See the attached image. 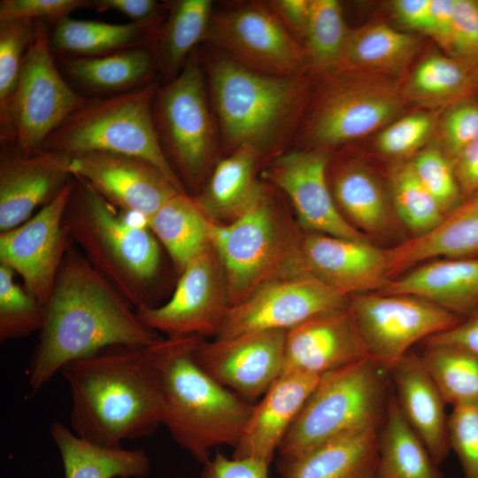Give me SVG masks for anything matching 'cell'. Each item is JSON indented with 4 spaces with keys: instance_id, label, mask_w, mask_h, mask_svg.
<instances>
[{
    "instance_id": "f35d334b",
    "label": "cell",
    "mask_w": 478,
    "mask_h": 478,
    "mask_svg": "<svg viewBox=\"0 0 478 478\" xmlns=\"http://www.w3.org/2000/svg\"><path fill=\"white\" fill-rule=\"evenodd\" d=\"M474 89L468 68L453 58L431 54L412 71L405 94L423 103L459 102Z\"/></svg>"
},
{
    "instance_id": "4316f807",
    "label": "cell",
    "mask_w": 478,
    "mask_h": 478,
    "mask_svg": "<svg viewBox=\"0 0 478 478\" xmlns=\"http://www.w3.org/2000/svg\"><path fill=\"white\" fill-rule=\"evenodd\" d=\"M379 429H358L319 444L280 466L282 478H375Z\"/></svg>"
},
{
    "instance_id": "7402d4cb",
    "label": "cell",
    "mask_w": 478,
    "mask_h": 478,
    "mask_svg": "<svg viewBox=\"0 0 478 478\" xmlns=\"http://www.w3.org/2000/svg\"><path fill=\"white\" fill-rule=\"evenodd\" d=\"M302 263L306 276L347 297L378 292L389 281L386 250L372 243L307 232L302 240Z\"/></svg>"
},
{
    "instance_id": "74e56055",
    "label": "cell",
    "mask_w": 478,
    "mask_h": 478,
    "mask_svg": "<svg viewBox=\"0 0 478 478\" xmlns=\"http://www.w3.org/2000/svg\"><path fill=\"white\" fill-rule=\"evenodd\" d=\"M349 34L337 1L311 0L302 42L309 69L323 75L335 72L342 60Z\"/></svg>"
},
{
    "instance_id": "7c38bea8",
    "label": "cell",
    "mask_w": 478,
    "mask_h": 478,
    "mask_svg": "<svg viewBox=\"0 0 478 478\" xmlns=\"http://www.w3.org/2000/svg\"><path fill=\"white\" fill-rule=\"evenodd\" d=\"M204 41L236 63L265 74L302 77L309 70L303 45L266 2L213 11Z\"/></svg>"
},
{
    "instance_id": "6f0895ef",
    "label": "cell",
    "mask_w": 478,
    "mask_h": 478,
    "mask_svg": "<svg viewBox=\"0 0 478 478\" xmlns=\"http://www.w3.org/2000/svg\"><path fill=\"white\" fill-rule=\"evenodd\" d=\"M472 81L474 89L478 87V61L474 65V66L470 70Z\"/></svg>"
},
{
    "instance_id": "6da1fadb",
    "label": "cell",
    "mask_w": 478,
    "mask_h": 478,
    "mask_svg": "<svg viewBox=\"0 0 478 478\" xmlns=\"http://www.w3.org/2000/svg\"><path fill=\"white\" fill-rule=\"evenodd\" d=\"M161 338L72 243L45 305L29 362V388L40 390L67 364L104 349L150 346Z\"/></svg>"
},
{
    "instance_id": "9a60e30c",
    "label": "cell",
    "mask_w": 478,
    "mask_h": 478,
    "mask_svg": "<svg viewBox=\"0 0 478 478\" xmlns=\"http://www.w3.org/2000/svg\"><path fill=\"white\" fill-rule=\"evenodd\" d=\"M229 308L220 264L210 245L181 272L169 299L136 310L150 329L167 337L215 335Z\"/></svg>"
},
{
    "instance_id": "cb8c5ba5",
    "label": "cell",
    "mask_w": 478,
    "mask_h": 478,
    "mask_svg": "<svg viewBox=\"0 0 478 478\" xmlns=\"http://www.w3.org/2000/svg\"><path fill=\"white\" fill-rule=\"evenodd\" d=\"M405 419L438 466L450 451L445 401L420 355L409 351L389 372Z\"/></svg>"
},
{
    "instance_id": "d6986e66",
    "label": "cell",
    "mask_w": 478,
    "mask_h": 478,
    "mask_svg": "<svg viewBox=\"0 0 478 478\" xmlns=\"http://www.w3.org/2000/svg\"><path fill=\"white\" fill-rule=\"evenodd\" d=\"M73 176L89 182L119 210L148 219L181 192L155 166L142 158L103 151L70 155Z\"/></svg>"
},
{
    "instance_id": "3957f363",
    "label": "cell",
    "mask_w": 478,
    "mask_h": 478,
    "mask_svg": "<svg viewBox=\"0 0 478 478\" xmlns=\"http://www.w3.org/2000/svg\"><path fill=\"white\" fill-rule=\"evenodd\" d=\"M200 337L161 338L148 346V353L161 397L162 425L204 464L217 446L236 445L253 405L198 364L195 348Z\"/></svg>"
},
{
    "instance_id": "f6af8a7d",
    "label": "cell",
    "mask_w": 478,
    "mask_h": 478,
    "mask_svg": "<svg viewBox=\"0 0 478 478\" xmlns=\"http://www.w3.org/2000/svg\"><path fill=\"white\" fill-rule=\"evenodd\" d=\"M431 113L417 112L389 123L378 135L379 150L393 158H401L418 150L428 139L434 127Z\"/></svg>"
},
{
    "instance_id": "ba28073f",
    "label": "cell",
    "mask_w": 478,
    "mask_h": 478,
    "mask_svg": "<svg viewBox=\"0 0 478 478\" xmlns=\"http://www.w3.org/2000/svg\"><path fill=\"white\" fill-rule=\"evenodd\" d=\"M391 382L371 358L323 374L278 452L280 466L341 435L381 428Z\"/></svg>"
},
{
    "instance_id": "83f0119b",
    "label": "cell",
    "mask_w": 478,
    "mask_h": 478,
    "mask_svg": "<svg viewBox=\"0 0 478 478\" xmlns=\"http://www.w3.org/2000/svg\"><path fill=\"white\" fill-rule=\"evenodd\" d=\"M260 158L255 150L243 147L215 165L204 187L193 197L209 220L229 223L251 206L263 186L256 179Z\"/></svg>"
},
{
    "instance_id": "d6a6232c",
    "label": "cell",
    "mask_w": 478,
    "mask_h": 478,
    "mask_svg": "<svg viewBox=\"0 0 478 478\" xmlns=\"http://www.w3.org/2000/svg\"><path fill=\"white\" fill-rule=\"evenodd\" d=\"M375 478H443L428 448L402 414L392 390L379 429Z\"/></svg>"
},
{
    "instance_id": "f5cc1de1",
    "label": "cell",
    "mask_w": 478,
    "mask_h": 478,
    "mask_svg": "<svg viewBox=\"0 0 478 478\" xmlns=\"http://www.w3.org/2000/svg\"><path fill=\"white\" fill-rule=\"evenodd\" d=\"M425 344L453 345L478 355V309L453 328L425 340Z\"/></svg>"
},
{
    "instance_id": "b9f144b4",
    "label": "cell",
    "mask_w": 478,
    "mask_h": 478,
    "mask_svg": "<svg viewBox=\"0 0 478 478\" xmlns=\"http://www.w3.org/2000/svg\"><path fill=\"white\" fill-rule=\"evenodd\" d=\"M15 272L0 265V341L27 337L40 332L45 305L14 280Z\"/></svg>"
},
{
    "instance_id": "44dd1931",
    "label": "cell",
    "mask_w": 478,
    "mask_h": 478,
    "mask_svg": "<svg viewBox=\"0 0 478 478\" xmlns=\"http://www.w3.org/2000/svg\"><path fill=\"white\" fill-rule=\"evenodd\" d=\"M366 358V345L347 305L287 331L282 372L322 376Z\"/></svg>"
},
{
    "instance_id": "7dc6e473",
    "label": "cell",
    "mask_w": 478,
    "mask_h": 478,
    "mask_svg": "<svg viewBox=\"0 0 478 478\" xmlns=\"http://www.w3.org/2000/svg\"><path fill=\"white\" fill-rule=\"evenodd\" d=\"M450 53L469 71L478 61V5L472 0H454Z\"/></svg>"
},
{
    "instance_id": "2e32d148",
    "label": "cell",
    "mask_w": 478,
    "mask_h": 478,
    "mask_svg": "<svg viewBox=\"0 0 478 478\" xmlns=\"http://www.w3.org/2000/svg\"><path fill=\"white\" fill-rule=\"evenodd\" d=\"M73 182V176L60 194L34 216L0 232V265L19 274L24 289L44 305L72 244L63 217Z\"/></svg>"
},
{
    "instance_id": "f1b7e54d",
    "label": "cell",
    "mask_w": 478,
    "mask_h": 478,
    "mask_svg": "<svg viewBox=\"0 0 478 478\" xmlns=\"http://www.w3.org/2000/svg\"><path fill=\"white\" fill-rule=\"evenodd\" d=\"M58 66L79 87L94 94L124 93L153 81L158 72L151 48H137L101 57L59 55Z\"/></svg>"
},
{
    "instance_id": "60d3db41",
    "label": "cell",
    "mask_w": 478,
    "mask_h": 478,
    "mask_svg": "<svg viewBox=\"0 0 478 478\" xmlns=\"http://www.w3.org/2000/svg\"><path fill=\"white\" fill-rule=\"evenodd\" d=\"M35 20L0 21V138L8 142L10 115L25 54L33 41Z\"/></svg>"
},
{
    "instance_id": "d4e9b609",
    "label": "cell",
    "mask_w": 478,
    "mask_h": 478,
    "mask_svg": "<svg viewBox=\"0 0 478 478\" xmlns=\"http://www.w3.org/2000/svg\"><path fill=\"white\" fill-rule=\"evenodd\" d=\"M378 293L412 296L469 315L478 307V258L427 261L389 280Z\"/></svg>"
},
{
    "instance_id": "4fadbf2b",
    "label": "cell",
    "mask_w": 478,
    "mask_h": 478,
    "mask_svg": "<svg viewBox=\"0 0 478 478\" xmlns=\"http://www.w3.org/2000/svg\"><path fill=\"white\" fill-rule=\"evenodd\" d=\"M369 358L386 372L420 341L443 333L463 318L424 299L378 292L349 297Z\"/></svg>"
},
{
    "instance_id": "4dcf8cb0",
    "label": "cell",
    "mask_w": 478,
    "mask_h": 478,
    "mask_svg": "<svg viewBox=\"0 0 478 478\" xmlns=\"http://www.w3.org/2000/svg\"><path fill=\"white\" fill-rule=\"evenodd\" d=\"M61 457L64 478H141L150 470V459L141 449L103 447L76 436L59 421L50 428Z\"/></svg>"
},
{
    "instance_id": "ffe728a7",
    "label": "cell",
    "mask_w": 478,
    "mask_h": 478,
    "mask_svg": "<svg viewBox=\"0 0 478 478\" xmlns=\"http://www.w3.org/2000/svg\"><path fill=\"white\" fill-rule=\"evenodd\" d=\"M0 157V231L30 219L33 212L55 199L72 180L70 155L40 150L23 155L3 146Z\"/></svg>"
},
{
    "instance_id": "277c9868",
    "label": "cell",
    "mask_w": 478,
    "mask_h": 478,
    "mask_svg": "<svg viewBox=\"0 0 478 478\" xmlns=\"http://www.w3.org/2000/svg\"><path fill=\"white\" fill-rule=\"evenodd\" d=\"M204 63L212 105L229 150L249 147L262 157L297 130L308 98L305 76L265 74L216 52Z\"/></svg>"
},
{
    "instance_id": "e575fe53",
    "label": "cell",
    "mask_w": 478,
    "mask_h": 478,
    "mask_svg": "<svg viewBox=\"0 0 478 478\" xmlns=\"http://www.w3.org/2000/svg\"><path fill=\"white\" fill-rule=\"evenodd\" d=\"M148 227L181 273L209 245V220L188 193H178L148 219Z\"/></svg>"
},
{
    "instance_id": "7bdbcfd3",
    "label": "cell",
    "mask_w": 478,
    "mask_h": 478,
    "mask_svg": "<svg viewBox=\"0 0 478 478\" xmlns=\"http://www.w3.org/2000/svg\"><path fill=\"white\" fill-rule=\"evenodd\" d=\"M411 165L421 184L437 201L445 214L461 203V189L454 169L440 150L430 147L421 150Z\"/></svg>"
},
{
    "instance_id": "603a6c76",
    "label": "cell",
    "mask_w": 478,
    "mask_h": 478,
    "mask_svg": "<svg viewBox=\"0 0 478 478\" xmlns=\"http://www.w3.org/2000/svg\"><path fill=\"white\" fill-rule=\"evenodd\" d=\"M321 376L282 372L253 405L233 457L271 463Z\"/></svg>"
},
{
    "instance_id": "ab89813d",
    "label": "cell",
    "mask_w": 478,
    "mask_h": 478,
    "mask_svg": "<svg viewBox=\"0 0 478 478\" xmlns=\"http://www.w3.org/2000/svg\"><path fill=\"white\" fill-rule=\"evenodd\" d=\"M394 213L414 236L436 227L446 214L416 176L411 162L396 167L390 175Z\"/></svg>"
},
{
    "instance_id": "5b68a950",
    "label": "cell",
    "mask_w": 478,
    "mask_h": 478,
    "mask_svg": "<svg viewBox=\"0 0 478 478\" xmlns=\"http://www.w3.org/2000/svg\"><path fill=\"white\" fill-rule=\"evenodd\" d=\"M73 178L63 217L72 243L135 311L155 307L150 289L161 266L158 241L148 227L128 224L89 182Z\"/></svg>"
},
{
    "instance_id": "db71d44e",
    "label": "cell",
    "mask_w": 478,
    "mask_h": 478,
    "mask_svg": "<svg viewBox=\"0 0 478 478\" xmlns=\"http://www.w3.org/2000/svg\"><path fill=\"white\" fill-rule=\"evenodd\" d=\"M454 17V0H431L430 19L426 34L450 53Z\"/></svg>"
},
{
    "instance_id": "484cf974",
    "label": "cell",
    "mask_w": 478,
    "mask_h": 478,
    "mask_svg": "<svg viewBox=\"0 0 478 478\" xmlns=\"http://www.w3.org/2000/svg\"><path fill=\"white\" fill-rule=\"evenodd\" d=\"M389 280L430 260L478 256V192L430 231L387 249Z\"/></svg>"
},
{
    "instance_id": "e0dca14e",
    "label": "cell",
    "mask_w": 478,
    "mask_h": 478,
    "mask_svg": "<svg viewBox=\"0 0 478 478\" xmlns=\"http://www.w3.org/2000/svg\"><path fill=\"white\" fill-rule=\"evenodd\" d=\"M328 159L327 150L297 148L275 155L262 176L289 197L307 232L371 243L339 211L328 179Z\"/></svg>"
},
{
    "instance_id": "836d02e7",
    "label": "cell",
    "mask_w": 478,
    "mask_h": 478,
    "mask_svg": "<svg viewBox=\"0 0 478 478\" xmlns=\"http://www.w3.org/2000/svg\"><path fill=\"white\" fill-rule=\"evenodd\" d=\"M169 13L152 48L158 72L166 81L182 69L196 46L204 41L213 13L211 0H179Z\"/></svg>"
},
{
    "instance_id": "9f6ffc18",
    "label": "cell",
    "mask_w": 478,
    "mask_h": 478,
    "mask_svg": "<svg viewBox=\"0 0 478 478\" xmlns=\"http://www.w3.org/2000/svg\"><path fill=\"white\" fill-rule=\"evenodd\" d=\"M393 11L402 24L409 28L427 33L431 11V0H397Z\"/></svg>"
},
{
    "instance_id": "d590c367",
    "label": "cell",
    "mask_w": 478,
    "mask_h": 478,
    "mask_svg": "<svg viewBox=\"0 0 478 478\" xmlns=\"http://www.w3.org/2000/svg\"><path fill=\"white\" fill-rule=\"evenodd\" d=\"M417 48L414 36L387 24L364 26L350 31L342 60L335 72H395L410 61Z\"/></svg>"
},
{
    "instance_id": "680465c9",
    "label": "cell",
    "mask_w": 478,
    "mask_h": 478,
    "mask_svg": "<svg viewBox=\"0 0 478 478\" xmlns=\"http://www.w3.org/2000/svg\"><path fill=\"white\" fill-rule=\"evenodd\" d=\"M475 2H476V4H477V5H478V0H477V1H475Z\"/></svg>"
},
{
    "instance_id": "ac0fdd59",
    "label": "cell",
    "mask_w": 478,
    "mask_h": 478,
    "mask_svg": "<svg viewBox=\"0 0 478 478\" xmlns=\"http://www.w3.org/2000/svg\"><path fill=\"white\" fill-rule=\"evenodd\" d=\"M287 331H261L206 342L200 337L195 358L224 387L242 397H262L281 375Z\"/></svg>"
},
{
    "instance_id": "9c48e42d",
    "label": "cell",
    "mask_w": 478,
    "mask_h": 478,
    "mask_svg": "<svg viewBox=\"0 0 478 478\" xmlns=\"http://www.w3.org/2000/svg\"><path fill=\"white\" fill-rule=\"evenodd\" d=\"M206 81L196 49L175 77L158 84L153 101L155 126L164 153L183 186L186 183L197 193L217 142Z\"/></svg>"
},
{
    "instance_id": "816d5d0a",
    "label": "cell",
    "mask_w": 478,
    "mask_h": 478,
    "mask_svg": "<svg viewBox=\"0 0 478 478\" xmlns=\"http://www.w3.org/2000/svg\"><path fill=\"white\" fill-rule=\"evenodd\" d=\"M266 3L288 32L302 44L309 20L311 0H274Z\"/></svg>"
},
{
    "instance_id": "5bb4252c",
    "label": "cell",
    "mask_w": 478,
    "mask_h": 478,
    "mask_svg": "<svg viewBox=\"0 0 478 478\" xmlns=\"http://www.w3.org/2000/svg\"><path fill=\"white\" fill-rule=\"evenodd\" d=\"M349 297L312 276L266 282L228 308L216 339L261 331H289L320 314L348 305Z\"/></svg>"
},
{
    "instance_id": "f907efd6",
    "label": "cell",
    "mask_w": 478,
    "mask_h": 478,
    "mask_svg": "<svg viewBox=\"0 0 478 478\" xmlns=\"http://www.w3.org/2000/svg\"><path fill=\"white\" fill-rule=\"evenodd\" d=\"M168 5L155 0H92V7L97 12L117 11L128 17L131 22L162 26L163 12Z\"/></svg>"
},
{
    "instance_id": "bcb514c9",
    "label": "cell",
    "mask_w": 478,
    "mask_h": 478,
    "mask_svg": "<svg viewBox=\"0 0 478 478\" xmlns=\"http://www.w3.org/2000/svg\"><path fill=\"white\" fill-rule=\"evenodd\" d=\"M92 0H1L0 21L43 20L51 25L81 8H91Z\"/></svg>"
},
{
    "instance_id": "30bf717a",
    "label": "cell",
    "mask_w": 478,
    "mask_h": 478,
    "mask_svg": "<svg viewBox=\"0 0 478 478\" xmlns=\"http://www.w3.org/2000/svg\"><path fill=\"white\" fill-rule=\"evenodd\" d=\"M325 80L301 119L300 149L327 150L361 138L389 123L402 110L403 96L388 81L336 71Z\"/></svg>"
},
{
    "instance_id": "8fae6325",
    "label": "cell",
    "mask_w": 478,
    "mask_h": 478,
    "mask_svg": "<svg viewBox=\"0 0 478 478\" xmlns=\"http://www.w3.org/2000/svg\"><path fill=\"white\" fill-rule=\"evenodd\" d=\"M51 24L35 20V35L23 59L10 115L8 142L23 155L42 150L46 139L91 97L66 82L50 46Z\"/></svg>"
},
{
    "instance_id": "8992f818",
    "label": "cell",
    "mask_w": 478,
    "mask_h": 478,
    "mask_svg": "<svg viewBox=\"0 0 478 478\" xmlns=\"http://www.w3.org/2000/svg\"><path fill=\"white\" fill-rule=\"evenodd\" d=\"M303 235L264 183L254 202L234 221L209 220V241L220 264L229 307L266 282L306 276Z\"/></svg>"
},
{
    "instance_id": "681fc988",
    "label": "cell",
    "mask_w": 478,
    "mask_h": 478,
    "mask_svg": "<svg viewBox=\"0 0 478 478\" xmlns=\"http://www.w3.org/2000/svg\"><path fill=\"white\" fill-rule=\"evenodd\" d=\"M201 478H270L269 464L253 458H227L218 451L204 464Z\"/></svg>"
},
{
    "instance_id": "52a82bcc",
    "label": "cell",
    "mask_w": 478,
    "mask_h": 478,
    "mask_svg": "<svg viewBox=\"0 0 478 478\" xmlns=\"http://www.w3.org/2000/svg\"><path fill=\"white\" fill-rule=\"evenodd\" d=\"M158 82L112 96H93L46 139L42 150L74 155L103 151L136 157L158 168L187 193L157 133L153 101Z\"/></svg>"
},
{
    "instance_id": "11a10c76",
    "label": "cell",
    "mask_w": 478,
    "mask_h": 478,
    "mask_svg": "<svg viewBox=\"0 0 478 478\" xmlns=\"http://www.w3.org/2000/svg\"><path fill=\"white\" fill-rule=\"evenodd\" d=\"M454 159V173L460 189L468 195L477 193L478 139L466 146Z\"/></svg>"
},
{
    "instance_id": "1f68e13d",
    "label": "cell",
    "mask_w": 478,
    "mask_h": 478,
    "mask_svg": "<svg viewBox=\"0 0 478 478\" xmlns=\"http://www.w3.org/2000/svg\"><path fill=\"white\" fill-rule=\"evenodd\" d=\"M330 189L341 213L361 233L371 238L389 231L392 204L379 181L364 165L356 161L338 164Z\"/></svg>"
},
{
    "instance_id": "f546056e",
    "label": "cell",
    "mask_w": 478,
    "mask_h": 478,
    "mask_svg": "<svg viewBox=\"0 0 478 478\" xmlns=\"http://www.w3.org/2000/svg\"><path fill=\"white\" fill-rule=\"evenodd\" d=\"M160 27L66 17L51 26L50 46L52 53L75 57H101L137 48L152 49Z\"/></svg>"
},
{
    "instance_id": "7a4b0ae2",
    "label": "cell",
    "mask_w": 478,
    "mask_h": 478,
    "mask_svg": "<svg viewBox=\"0 0 478 478\" xmlns=\"http://www.w3.org/2000/svg\"><path fill=\"white\" fill-rule=\"evenodd\" d=\"M79 437L103 447L147 436L162 425V404L148 346L119 345L74 360L60 371Z\"/></svg>"
},
{
    "instance_id": "c3c4849f",
    "label": "cell",
    "mask_w": 478,
    "mask_h": 478,
    "mask_svg": "<svg viewBox=\"0 0 478 478\" xmlns=\"http://www.w3.org/2000/svg\"><path fill=\"white\" fill-rule=\"evenodd\" d=\"M441 134L445 150L455 158L478 139V102L466 98L456 102L443 119Z\"/></svg>"
},
{
    "instance_id": "8d00e7d4",
    "label": "cell",
    "mask_w": 478,
    "mask_h": 478,
    "mask_svg": "<svg viewBox=\"0 0 478 478\" xmlns=\"http://www.w3.org/2000/svg\"><path fill=\"white\" fill-rule=\"evenodd\" d=\"M420 356L446 405L478 402V355L453 345L426 344Z\"/></svg>"
},
{
    "instance_id": "ee69618b",
    "label": "cell",
    "mask_w": 478,
    "mask_h": 478,
    "mask_svg": "<svg viewBox=\"0 0 478 478\" xmlns=\"http://www.w3.org/2000/svg\"><path fill=\"white\" fill-rule=\"evenodd\" d=\"M448 434L450 449L458 456L464 478H478V402L452 408Z\"/></svg>"
}]
</instances>
